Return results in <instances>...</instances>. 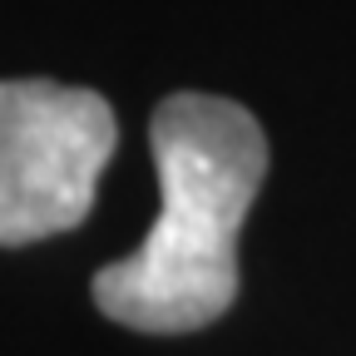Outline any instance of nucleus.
Masks as SVG:
<instances>
[{"mask_svg":"<svg viewBox=\"0 0 356 356\" xmlns=\"http://www.w3.org/2000/svg\"><path fill=\"white\" fill-rule=\"evenodd\" d=\"M159 222L95 273V307L129 332L178 337L238 297V233L267 178L262 124L218 95H168L149 124Z\"/></svg>","mask_w":356,"mask_h":356,"instance_id":"f257e3e1","label":"nucleus"},{"mask_svg":"<svg viewBox=\"0 0 356 356\" xmlns=\"http://www.w3.org/2000/svg\"><path fill=\"white\" fill-rule=\"evenodd\" d=\"M114 144V109L95 89L0 79V248L79 228Z\"/></svg>","mask_w":356,"mask_h":356,"instance_id":"f03ea898","label":"nucleus"}]
</instances>
